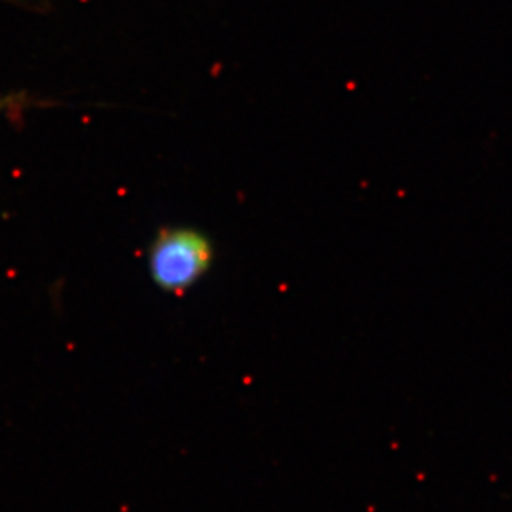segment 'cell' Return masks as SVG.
<instances>
[{
	"instance_id": "6da1fadb",
	"label": "cell",
	"mask_w": 512,
	"mask_h": 512,
	"mask_svg": "<svg viewBox=\"0 0 512 512\" xmlns=\"http://www.w3.org/2000/svg\"><path fill=\"white\" fill-rule=\"evenodd\" d=\"M217 250L212 238L193 227H162L147 253L153 285L167 295H185L215 265Z\"/></svg>"
}]
</instances>
